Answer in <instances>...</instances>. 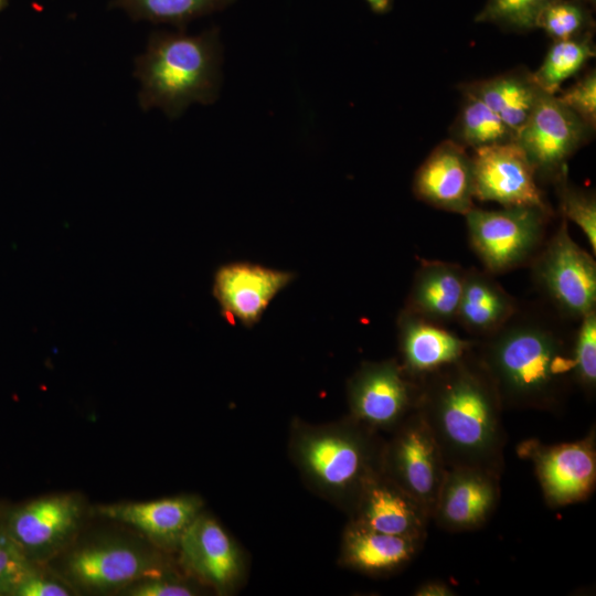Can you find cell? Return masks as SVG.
I'll list each match as a JSON object with an SVG mask.
<instances>
[{"instance_id":"cell-1","label":"cell","mask_w":596,"mask_h":596,"mask_svg":"<svg viewBox=\"0 0 596 596\" xmlns=\"http://www.w3.org/2000/svg\"><path fill=\"white\" fill-rule=\"evenodd\" d=\"M417 412L447 468L476 467L502 475L507 434L494 382L475 352L425 376Z\"/></svg>"},{"instance_id":"cell-2","label":"cell","mask_w":596,"mask_h":596,"mask_svg":"<svg viewBox=\"0 0 596 596\" xmlns=\"http://www.w3.org/2000/svg\"><path fill=\"white\" fill-rule=\"evenodd\" d=\"M573 336L547 316L518 311L475 352L503 408L558 412L574 383Z\"/></svg>"},{"instance_id":"cell-3","label":"cell","mask_w":596,"mask_h":596,"mask_svg":"<svg viewBox=\"0 0 596 596\" xmlns=\"http://www.w3.org/2000/svg\"><path fill=\"white\" fill-rule=\"evenodd\" d=\"M221 65L217 28L193 35L181 30L151 33L145 52L135 61L141 109L159 108L177 119L194 103L213 104L220 93Z\"/></svg>"},{"instance_id":"cell-4","label":"cell","mask_w":596,"mask_h":596,"mask_svg":"<svg viewBox=\"0 0 596 596\" xmlns=\"http://www.w3.org/2000/svg\"><path fill=\"white\" fill-rule=\"evenodd\" d=\"M384 441L350 416L327 425L292 424L289 449L317 492L349 513L366 482L382 470Z\"/></svg>"},{"instance_id":"cell-5","label":"cell","mask_w":596,"mask_h":596,"mask_svg":"<svg viewBox=\"0 0 596 596\" xmlns=\"http://www.w3.org/2000/svg\"><path fill=\"white\" fill-rule=\"evenodd\" d=\"M551 214L536 206L473 207L465 215L470 245L492 275L519 268L530 264L544 244Z\"/></svg>"},{"instance_id":"cell-6","label":"cell","mask_w":596,"mask_h":596,"mask_svg":"<svg viewBox=\"0 0 596 596\" xmlns=\"http://www.w3.org/2000/svg\"><path fill=\"white\" fill-rule=\"evenodd\" d=\"M530 264L535 285L563 318L579 321L596 310L595 260L572 240L564 217Z\"/></svg>"},{"instance_id":"cell-7","label":"cell","mask_w":596,"mask_h":596,"mask_svg":"<svg viewBox=\"0 0 596 596\" xmlns=\"http://www.w3.org/2000/svg\"><path fill=\"white\" fill-rule=\"evenodd\" d=\"M419 392V382L400 361L364 362L347 384L349 416L377 433H392L417 409Z\"/></svg>"},{"instance_id":"cell-8","label":"cell","mask_w":596,"mask_h":596,"mask_svg":"<svg viewBox=\"0 0 596 596\" xmlns=\"http://www.w3.org/2000/svg\"><path fill=\"white\" fill-rule=\"evenodd\" d=\"M595 127L565 106L556 95L543 93L515 142L533 166L536 179L554 182L567 171L566 162L587 143Z\"/></svg>"},{"instance_id":"cell-9","label":"cell","mask_w":596,"mask_h":596,"mask_svg":"<svg viewBox=\"0 0 596 596\" xmlns=\"http://www.w3.org/2000/svg\"><path fill=\"white\" fill-rule=\"evenodd\" d=\"M391 434L383 445L382 471L432 517L447 469L441 451L417 409Z\"/></svg>"},{"instance_id":"cell-10","label":"cell","mask_w":596,"mask_h":596,"mask_svg":"<svg viewBox=\"0 0 596 596\" xmlns=\"http://www.w3.org/2000/svg\"><path fill=\"white\" fill-rule=\"evenodd\" d=\"M517 453L533 464L550 507L581 502L593 493L596 483L595 426L576 441L545 445L538 439L523 440Z\"/></svg>"},{"instance_id":"cell-11","label":"cell","mask_w":596,"mask_h":596,"mask_svg":"<svg viewBox=\"0 0 596 596\" xmlns=\"http://www.w3.org/2000/svg\"><path fill=\"white\" fill-rule=\"evenodd\" d=\"M471 160L475 199L552 212L533 166L515 140L473 149Z\"/></svg>"},{"instance_id":"cell-12","label":"cell","mask_w":596,"mask_h":596,"mask_svg":"<svg viewBox=\"0 0 596 596\" xmlns=\"http://www.w3.org/2000/svg\"><path fill=\"white\" fill-rule=\"evenodd\" d=\"M500 477L476 467L447 468L432 521L449 532L480 529L493 515L499 504Z\"/></svg>"},{"instance_id":"cell-13","label":"cell","mask_w":596,"mask_h":596,"mask_svg":"<svg viewBox=\"0 0 596 596\" xmlns=\"http://www.w3.org/2000/svg\"><path fill=\"white\" fill-rule=\"evenodd\" d=\"M295 277L292 272L234 262L221 266L215 273L213 294L228 322L251 328Z\"/></svg>"},{"instance_id":"cell-14","label":"cell","mask_w":596,"mask_h":596,"mask_svg":"<svg viewBox=\"0 0 596 596\" xmlns=\"http://www.w3.org/2000/svg\"><path fill=\"white\" fill-rule=\"evenodd\" d=\"M351 521L363 528L425 541L432 517L426 508L381 470L359 494Z\"/></svg>"},{"instance_id":"cell-15","label":"cell","mask_w":596,"mask_h":596,"mask_svg":"<svg viewBox=\"0 0 596 596\" xmlns=\"http://www.w3.org/2000/svg\"><path fill=\"white\" fill-rule=\"evenodd\" d=\"M413 192L436 209L466 215L475 207L471 156L451 139L440 142L416 170Z\"/></svg>"},{"instance_id":"cell-16","label":"cell","mask_w":596,"mask_h":596,"mask_svg":"<svg viewBox=\"0 0 596 596\" xmlns=\"http://www.w3.org/2000/svg\"><path fill=\"white\" fill-rule=\"evenodd\" d=\"M401 365L415 381L447 366L473 350L478 339L462 338L446 326L403 309L397 318Z\"/></svg>"},{"instance_id":"cell-17","label":"cell","mask_w":596,"mask_h":596,"mask_svg":"<svg viewBox=\"0 0 596 596\" xmlns=\"http://www.w3.org/2000/svg\"><path fill=\"white\" fill-rule=\"evenodd\" d=\"M178 543L184 565L217 590H230L240 582L244 568L242 554L212 518L200 513Z\"/></svg>"},{"instance_id":"cell-18","label":"cell","mask_w":596,"mask_h":596,"mask_svg":"<svg viewBox=\"0 0 596 596\" xmlns=\"http://www.w3.org/2000/svg\"><path fill=\"white\" fill-rule=\"evenodd\" d=\"M425 541L373 531L350 522L343 532L341 562L369 575H387L405 567Z\"/></svg>"},{"instance_id":"cell-19","label":"cell","mask_w":596,"mask_h":596,"mask_svg":"<svg viewBox=\"0 0 596 596\" xmlns=\"http://www.w3.org/2000/svg\"><path fill=\"white\" fill-rule=\"evenodd\" d=\"M467 269L441 260H422L404 309L446 326L456 321Z\"/></svg>"},{"instance_id":"cell-20","label":"cell","mask_w":596,"mask_h":596,"mask_svg":"<svg viewBox=\"0 0 596 596\" xmlns=\"http://www.w3.org/2000/svg\"><path fill=\"white\" fill-rule=\"evenodd\" d=\"M519 307L486 269H467L456 321L475 339L498 331Z\"/></svg>"},{"instance_id":"cell-21","label":"cell","mask_w":596,"mask_h":596,"mask_svg":"<svg viewBox=\"0 0 596 596\" xmlns=\"http://www.w3.org/2000/svg\"><path fill=\"white\" fill-rule=\"evenodd\" d=\"M70 571L81 583L98 588L162 575L145 554L124 545H102L78 551L71 557Z\"/></svg>"},{"instance_id":"cell-22","label":"cell","mask_w":596,"mask_h":596,"mask_svg":"<svg viewBox=\"0 0 596 596\" xmlns=\"http://www.w3.org/2000/svg\"><path fill=\"white\" fill-rule=\"evenodd\" d=\"M201 501L182 496L147 502L99 508V513L135 526L161 543H178L184 530L200 514Z\"/></svg>"},{"instance_id":"cell-23","label":"cell","mask_w":596,"mask_h":596,"mask_svg":"<svg viewBox=\"0 0 596 596\" xmlns=\"http://www.w3.org/2000/svg\"><path fill=\"white\" fill-rule=\"evenodd\" d=\"M78 517V504L71 497L40 499L11 517L9 536L23 550H45L65 539L75 528Z\"/></svg>"},{"instance_id":"cell-24","label":"cell","mask_w":596,"mask_h":596,"mask_svg":"<svg viewBox=\"0 0 596 596\" xmlns=\"http://www.w3.org/2000/svg\"><path fill=\"white\" fill-rule=\"evenodd\" d=\"M458 88L481 99L515 134L530 118L544 93L533 79L532 72L523 67L466 83Z\"/></svg>"},{"instance_id":"cell-25","label":"cell","mask_w":596,"mask_h":596,"mask_svg":"<svg viewBox=\"0 0 596 596\" xmlns=\"http://www.w3.org/2000/svg\"><path fill=\"white\" fill-rule=\"evenodd\" d=\"M464 99L450 128V139L459 146L477 149L515 140L517 134L481 99L462 93Z\"/></svg>"},{"instance_id":"cell-26","label":"cell","mask_w":596,"mask_h":596,"mask_svg":"<svg viewBox=\"0 0 596 596\" xmlns=\"http://www.w3.org/2000/svg\"><path fill=\"white\" fill-rule=\"evenodd\" d=\"M235 0H111L109 7L135 21L169 24L185 31L195 19L223 11Z\"/></svg>"},{"instance_id":"cell-27","label":"cell","mask_w":596,"mask_h":596,"mask_svg":"<svg viewBox=\"0 0 596 596\" xmlns=\"http://www.w3.org/2000/svg\"><path fill=\"white\" fill-rule=\"evenodd\" d=\"M593 35L553 41L541 66L532 73L536 85L544 93L556 95L561 85L579 73L595 56Z\"/></svg>"},{"instance_id":"cell-28","label":"cell","mask_w":596,"mask_h":596,"mask_svg":"<svg viewBox=\"0 0 596 596\" xmlns=\"http://www.w3.org/2000/svg\"><path fill=\"white\" fill-rule=\"evenodd\" d=\"M592 7L585 0H553L538 14L535 29H542L553 41L594 34Z\"/></svg>"},{"instance_id":"cell-29","label":"cell","mask_w":596,"mask_h":596,"mask_svg":"<svg viewBox=\"0 0 596 596\" xmlns=\"http://www.w3.org/2000/svg\"><path fill=\"white\" fill-rule=\"evenodd\" d=\"M553 0H487L476 22L492 23L502 30L529 32L535 29L540 11ZM595 6L596 0H585Z\"/></svg>"},{"instance_id":"cell-30","label":"cell","mask_w":596,"mask_h":596,"mask_svg":"<svg viewBox=\"0 0 596 596\" xmlns=\"http://www.w3.org/2000/svg\"><path fill=\"white\" fill-rule=\"evenodd\" d=\"M560 207L566 221H573L596 253V200L592 192L572 184L567 171L555 181Z\"/></svg>"},{"instance_id":"cell-31","label":"cell","mask_w":596,"mask_h":596,"mask_svg":"<svg viewBox=\"0 0 596 596\" xmlns=\"http://www.w3.org/2000/svg\"><path fill=\"white\" fill-rule=\"evenodd\" d=\"M574 383L592 398L596 390V310L579 320L573 336Z\"/></svg>"},{"instance_id":"cell-32","label":"cell","mask_w":596,"mask_h":596,"mask_svg":"<svg viewBox=\"0 0 596 596\" xmlns=\"http://www.w3.org/2000/svg\"><path fill=\"white\" fill-rule=\"evenodd\" d=\"M32 574L23 549L10 536L0 533V593L14 594Z\"/></svg>"},{"instance_id":"cell-33","label":"cell","mask_w":596,"mask_h":596,"mask_svg":"<svg viewBox=\"0 0 596 596\" xmlns=\"http://www.w3.org/2000/svg\"><path fill=\"white\" fill-rule=\"evenodd\" d=\"M558 99L584 121L596 127V73L592 70L560 95Z\"/></svg>"},{"instance_id":"cell-34","label":"cell","mask_w":596,"mask_h":596,"mask_svg":"<svg viewBox=\"0 0 596 596\" xmlns=\"http://www.w3.org/2000/svg\"><path fill=\"white\" fill-rule=\"evenodd\" d=\"M130 594L136 596H189L194 593L187 585L163 578L161 575L146 579L145 583L134 588Z\"/></svg>"},{"instance_id":"cell-35","label":"cell","mask_w":596,"mask_h":596,"mask_svg":"<svg viewBox=\"0 0 596 596\" xmlns=\"http://www.w3.org/2000/svg\"><path fill=\"white\" fill-rule=\"evenodd\" d=\"M19 596H65L68 592L55 581L30 575L14 592Z\"/></svg>"},{"instance_id":"cell-36","label":"cell","mask_w":596,"mask_h":596,"mask_svg":"<svg viewBox=\"0 0 596 596\" xmlns=\"http://www.w3.org/2000/svg\"><path fill=\"white\" fill-rule=\"evenodd\" d=\"M415 596H453L455 589L443 581H427L418 585L414 590Z\"/></svg>"},{"instance_id":"cell-37","label":"cell","mask_w":596,"mask_h":596,"mask_svg":"<svg viewBox=\"0 0 596 596\" xmlns=\"http://www.w3.org/2000/svg\"><path fill=\"white\" fill-rule=\"evenodd\" d=\"M374 13L383 14L392 9L393 0H365Z\"/></svg>"},{"instance_id":"cell-38","label":"cell","mask_w":596,"mask_h":596,"mask_svg":"<svg viewBox=\"0 0 596 596\" xmlns=\"http://www.w3.org/2000/svg\"><path fill=\"white\" fill-rule=\"evenodd\" d=\"M8 6V0H0V11H2Z\"/></svg>"}]
</instances>
